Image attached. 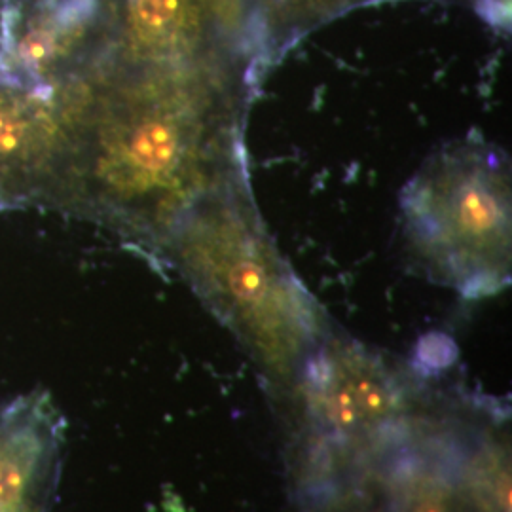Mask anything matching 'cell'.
<instances>
[{
    "instance_id": "5",
    "label": "cell",
    "mask_w": 512,
    "mask_h": 512,
    "mask_svg": "<svg viewBox=\"0 0 512 512\" xmlns=\"http://www.w3.org/2000/svg\"><path fill=\"white\" fill-rule=\"evenodd\" d=\"M101 59L118 67H177L236 61L262 71L260 61L222 27L215 0H103Z\"/></svg>"
},
{
    "instance_id": "3",
    "label": "cell",
    "mask_w": 512,
    "mask_h": 512,
    "mask_svg": "<svg viewBox=\"0 0 512 512\" xmlns=\"http://www.w3.org/2000/svg\"><path fill=\"white\" fill-rule=\"evenodd\" d=\"M511 162L476 135L440 147L401 192L408 253L465 296L511 279Z\"/></svg>"
},
{
    "instance_id": "7",
    "label": "cell",
    "mask_w": 512,
    "mask_h": 512,
    "mask_svg": "<svg viewBox=\"0 0 512 512\" xmlns=\"http://www.w3.org/2000/svg\"><path fill=\"white\" fill-rule=\"evenodd\" d=\"M300 372L311 414L334 437L382 429L404 410L403 372L357 342L329 334Z\"/></svg>"
},
{
    "instance_id": "4",
    "label": "cell",
    "mask_w": 512,
    "mask_h": 512,
    "mask_svg": "<svg viewBox=\"0 0 512 512\" xmlns=\"http://www.w3.org/2000/svg\"><path fill=\"white\" fill-rule=\"evenodd\" d=\"M86 97V74L57 86L0 76V207L52 202Z\"/></svg>"
},
{
    "instance_id": "2",
    "label": "cell",
    "mask_w": 512,
    "mask_h": 512,
    "mask_svg": "<svg viewBox=\"0 0 512 512\" xmlns=\"http://www.w3.org/2000/svg\"><path fill=\"white\" fill-rule=\"evenodd\" d=\"M277 378L300 372L329 336L256 209L249 179L209 192L154 249Z\"/></svg>"
},
{
    "instance_id": "9",
    "label": "cell",
    "mask_w": 512,
    "mask_h": 512,
    "mask_svg": "<svg viewBox=\"0 0 512 512\" xmlns=\"http://www.w3.org/2000/svg\"><path fill=\"white\" fill-rule=\"evenodd\" d=\"M311 512H404L403 497L385 492L384 486L365 484L336 492L325 505L321 503Z\"/></svg>"
},
{
    "instance_id": "6",
    "label": "cell",
    "mask_w": 512,
    "mask_h": 512,
    "mask_svg": "<svg viewBox=\"0 0 512 512\" xmlns=\"http://www.w3.org/2000/svg\"><path fill=\"white\" fill-rule=\"evenodd\" d=\"M103 33V0H16L4 12L0 76L57 86L92 65Z\"/></svg>"
},
{
    "instance_id": "8",
    "label": "cell",
    "mask_w": 512,
    "mask_h": 512,
    "mask_svg": "<svg viewBox=\"0 0 512 512\" xmlns=\"http://www.w3.org/2000/svg\"><path fill=\"white\" fill-rule=\"evenodd\" d=\"M63 444L65 421L48 393L0 404V512H52Z\"/></svg>"
},
{
    "instance_id": "1",
    "label": "cell",
    "mask_w": 512,
    "mask_h": 512,
    "mask_svg": "<svg viewBox=\"0 0 512 512\" xmlns=\"http://www.w3.org/2000/svg\"><path fill=\"white\" fill-rule=\"evenodd\" d=\"M88 97L50 205L148 251L203 196L247 177L243 128L260 73L236 61L86 71Z\"/></svg>"
}]
</instances>
